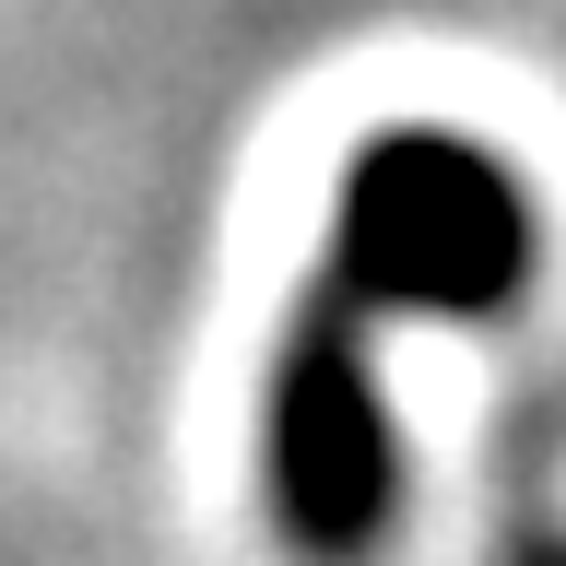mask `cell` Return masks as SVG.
I'll list each match as a JSON object with an SVG mask.
<instances>
[{
	"instance_id": "6da1fadb",
	"label": "cell",
	"mask_w": 566,
	"mask_h": 566,
	"mask_svg": "<svg viewBox=\"0 0 566 566\" xmlns=\"http://www.w3.org/2000/svg\"><path fill=\"white\" fill-rule=\"evenodd\" d=\"M531 283V189L472 130H378L331 189V237L260 378V507L307 566H366L401 520L378 343L401 318H495Z\"/></svg>"
}]
</instances>
